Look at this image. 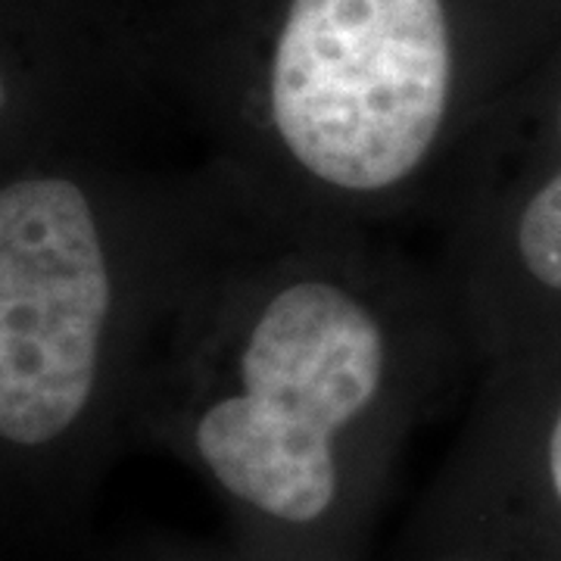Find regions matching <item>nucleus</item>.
Returning <instances> with one entry per match:
<instances>
[{"label":"nucleus","instance_id":"3","mask_svg":"<svg viewBox=\"0 0 561 561\" xmlns=\"http://www.w3.org/2000/svg\"><path fill=\"white\" fill-rule=\"evenodd\" d=\"M505 98L468 79L453 0H280L197 150L260 216L381 231L440 203Z\"/></svg>","mask_w":561,"mask_h":561},{"label":"nucleus","instance_id":"1","mask_svg":"<svg viewBox=\"0 0 561 561\" xmlns=\"http://www.w3.org/2000/svg\"><path fill=\"white\" fill-rule=\"evenodd\" d=\"M471 359L437 265L256 209L181 302L131 437L219 490L262 561H341L383 468Z\"/></svg>","mask_w":561,"mask_h":561},{"label":"nucleus","instance_id":"2","mask_svg":"<svg viewBox=\"0 0 561 561\" xmlns=\"http://www.w3.org/2000/svg\"><path fill=\"white\" fill-rule=\"evenodd\" d=\"M203 160L41 144L0 153V446L66 483L135 431L181 302L250 216Z\"/></svg>","mask_w":561,"mask_h":561},{"label":"nucleus","instance_id":"4","mask_svg":"<svg viewBox=\"0 0 561 561\" xmlns=\"http://www.w3.org/2000/svg\"><path fill=\"white\" fill-rule=\"evenodd\" d=\"M434 213L478 371L561 356V50L486 116Z\"/></svg>","mask_w":561,"mask_h":561},{"label":"nucleus","instance_id":"5","mask_svg":"<svg viewBox=\"0 0 561 561\" xmlns=\"http://www.w3.org/2000/svg\"><path fill=\"white\" fill-rule=\"evenodd\" d=\"M453 496L481 542L542 527L561 542V356L481 375Z\"/></svg>","mask_w":561,"mask_h":561}]
</instances>
